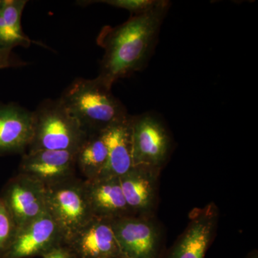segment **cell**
Masks as SVG:
<instances>
[{
    "label": "cell",
    "instance_id": "6da1fadb",
    "mask_svg": "<svg viewBox=\"0 0 258 258\" xmlns=\"http://www.w3.org/2000/svg\"><path fill=\"white\" fill-rule=\"evenodd\" d=\"M170 5L169 1L159 0L147 13L132 15L121 25L102 28L97 43L104 50V55L97 79L112 88L115 81L147 66Z\"/></svg>",
    "mask_w": 258,
    "mask_h": 258
},
{
    "label": "cell",
    "instance_id": "7a4b0ae2",
    "mask_svg": "<svg viewBox=\"0 0 258 258\" xmlns=\"http://www.w3.org/2000/svg\"><path fill=\"white\" fill-rule=\"evenodd\" d=\"M59 98L88 134L99 133L130 115L111 88L97 78L75 79Z\"/></svg>",
    "mask_w": 258,
    "mask_h": 258
},
{
    "label": "cell",
    "instance_id": "3957f363",
    "mask_svg": "<svg viewBox=\"0 0 258 258\" xmlns=\"http://www.w3.org/2000/svg\"><path fill=\"white\" fill-rule=\"evenodd\" d=\"M33 112V137L28 152L40 150L77 152L88 134L61 102L45 100Z\"/></svg>",
    "mask_w": 258,
    "mask_h": 258
},
{
    "label": "cell",
    "instance_id": "277c9868",
    "mask_svg": "<svg viewBox=\"0 0 258 258\" xmlns=\"http://www.w3.org/2000/svg\"><path fill=\"white\" fill-rule=\"evenodd\" d=\"M46 210L66 245L94 217L85 181L76 177L46 187Z\"/></svg>",
    "mask_w": 258,
    "mask_h": 258
},
{
    "label": "cell",
    "instance_id": "5b68a950",
    "mask_svg": "<svg viewBox=\"0 0 258 258\" xmlns=\"http://www.w3.org/2000/svg\"><path fill=\"white\" fill-rule=\"evenodd\" d=\"M133 166L160 171L170 155L172 142L164 122L152 113L131 116Z\"/></svg>",
    "mask_w": 258,
    "mask_h": 258
},
{
    "label": "cell",
    "instance_id": "8992f818",
    "mask_svg": "<svg viewBox=\"0 0 258 258\" xmlns=\"http://www.w3.org/2000/svg\"><path fill=\"white\" fill-rule=\"evenodd\" d=\"M0 198L18 229L47 211L46 186L35 178L22 173H18L6 183Z\"/></svg>",
    "mask_w": 258,
    "mask_h": 258
},
{
    "label": "cell",
    "instance_id": "52a82bcc",
    "mask_svg": "<svg viewBox=\"0 0 258 258\" xmlns=\"http://www.w3.org/2000/svg\"><path fill=\"white\" fill-rule=\"evenodd\" d=\"M123 258H156L161 232L152 216L129 215L111 220Z\"/></svg>",
    "mask_w": 258,
    "mask_h": 258
},
{
    "label": "cell",
    "instance_id": "ba28073f",
    "mask_svg": "<svg viewBox=\"0 0 258 258\" xmlns=\"http://www.w3.org/2000/svg\"><path fill=\"white\" fill-rule=\"evenodd\" d=\"M62 244H64L62 234L46 211L17 230L14 239L3 258L42 257Z\"/></svg>",
    "mask_w": 258,
    "mask_h": 258
},
{
    "label": "cell",
    "instance_id": "9c48e42d",
    "mask_svg": "<svg viewBox=\"0 0 258 258\" xmlns=\"http://www.w3.org/2000/svg\"><path fill=\"white\" fill-rule=\"evenodd\" d=\"M219 210L214 203L196 208L184 232L169 249L167 258H205L216 232Z\"/></svg>",
    "mask_w": 258,
    "mask_h": 258
},
{
    "label": "cell",
    "instance_id": "30bf717a",
    "mask_svg": "<svg viewBox=\"0 0 258 258\" xmlns=\"http://www.w3.org/2000/svg\"><path fill=\"white\" fill-rule=\"evenodd\" d=\"M76 152L40 150L24 154L19 173L35 178L46 187L75 177Z\"/></svg>",
    "mask_w": 258,
    "mask_h": 258
},
{
    "label": "cell",
    "instance_id": "8fae6325",
    "mask_svg": "<svg viewBox=\"0 0 258 258\" xmlns=\"http://www.w3.org/2000/svg\"><path fill=\"white\" fill-rule=\"evenodd\" d=\"M66 245L75 258H123L108 219L93 217Z\"/></svg>",
    "mask_w": 258,
    "mask_h": 258
},
{
    "label": "cell",
    "instance_id": "7c38bea8",
    "mask_svg": "<svg viewBox=\"0 0 258 258\" xmlns=\"http://www.w3.org/2000/svg\"><path fill=\"white\" fill-rule=\"evenodd\" d=\"M160 171L133 166L120 176L125 202L134 215L152 216L158 198V178Z\"/></svg>",
    "mask_w": 258,
    "mask_h": 258
},
{
    "label": "cell",
    "instance_id": "4fadbf2b",
    "mask_svg": "<svg viewBox=\"0 0 258 258\" xmlns=\"http://www.w3.org/2000/svg\"><path fill=\"white\" fill-rule=\"evenodd\" d=\"M33 128V112L15 103L0 104V154L25 152Z\"/></svg>",
    "mask_w": 258,
    "mask_h": 258
},
{
    "label": "cell",
    "instance_id": "5bb4252c",
    "mask_svg": "<svg viewBox=\"0 0 258 258\" xmlns=\"http://www.w3.org/2000/svg\"><path fill=\"white\" fill-rule=\"evenodd\" d=\"M84 181L94 217L113 220L134 215L125 202L119 177L102 176Z\"/></svg>",
    "mask_w": 258,
    "mask_h": 258
},
{
    "label": "cell",
    "instance_id": "9a60e30c",
    "mask_svg": "<svg viewBox=\"0 0 258 258\" xmlns=\"http://www.w3.org/2000/svg\"><path fill=\"white\" fill-rule=\"evenodd\" d=\"M131 116L101 132L108 149V161L100 177H120L133 167Z\"/></svg>",
    "mask_w": 258,
    "mask_h": 258
},
{
    "label": "cell",
    "instance_id": "2e32d148",
    "mask_svg": "<svg viewBox=\"0 0 258 258\" xmlns=\"http://www.w3.org/2000/svg\"><path fill=\"white\" fill-rule=\"evenodd\" d=\"M27 1L2 0L0 7V50L12 52L15 47H28L31 40L22 28L21 18Z\"/></svg>",
    "mask_w": 258,
    "mask_h": 258
},
{
    "label": "cell",
    "instance_id": "e0dca14e",
    "mask_svg": "<svg viewBox=\"0 0 258 258\" xmlns=\"http://www.w3.org/2000/svg\"><path fill=\"white\" fill-rule=\"evenodd\" d=\"M76 167L86 181L98 179L106 169L108 149L101 132L88 134L76 152Z\"/></svg>",
    "mask_w": 258,
    "mask_h": 258
},
{
    "label": "cell",
    "instance_id": "ac0fdd59",
    "mask_svg": "<svg viewBox=\"0 0 258 258\" xmlns=\"http://www.w3.org/2000/svg\"><path fill=\"white\" fill-rule=\"evenodd\" d=\"M17 228L0 198V258L4 257L14 239Z\"/></svg>",
    "mask_w": 258,
    "mask_h": 258
},
{
    "label": "cell",
    "instance_id": "d6986e66",
    "mask_svg": "<svg viewBox=\"0 0 258 258\" xmlns=\"http://www.w3.org/2000/svg\"><path fill=\"white\" fill-rule=\"evenodd\" d=\"M159 2V0H107L98 1V3H106L115 8L128 10L132 15H137L153 9Z\"/></svg>",
    "mask_w": 258,
    "mask_h": 258
},
{
    "label": "cell",
    "instance_id": "ffe728a7",
    "mask_svg": "<svg viewBox=\"0 0 258 258\" xmlns=\"http://www.w3.org/2000/svg\"><path fill=\"white\" fill-rule=\"evenodd\" d=\"M41 258H75L72 251L66 244L58 246L42 255Z\"/></svg>",
    "mask_w": 258,
    "mask_h": 258
},
{
    "label": "cell",
    "instance_id": "44dd1931",
    "mask_svg": "<svg viewBox=\"0 0 258 258\" xmlns=\"http://www.w3.org/2000/svg\"><path fill=\"white\" fill-rule=\"evenodd\" d=\"M18 62L13 58L12 52L0 50V69L18 66Z\"/></svg>",
    "mask_w": 258,
    "mask_h": 258
},
{
    "label": "cell",
    "instance_id": "7402d4cb",
    "mask_svg": "<svg viewBox=\"0 0 258 258\" xmlns=\"http://www.w3.org/2000/svg\"><path fill=\"white\" fill-rule=\"evenodd\" d=\"M247 258H258L257 251L254 250L249 254Z\"/></svg>",
    "mask_w": 258,
    "mask_h": 258
},
{
    "label": "cell",
    "instance_id": "603a6c76",
    "mask_svg": "<svg viewBox=\"0 0 258 258\" xmlns=\"http://www.w3.org/2000/svg\"><path fill=\"white\" fill-rule=\"evenodd\" d=\"M1 5H2V0H0V7H1Z\"/></svg>",
    "mask_w": 258,
    "mask_h": 258
}]
</instances>
